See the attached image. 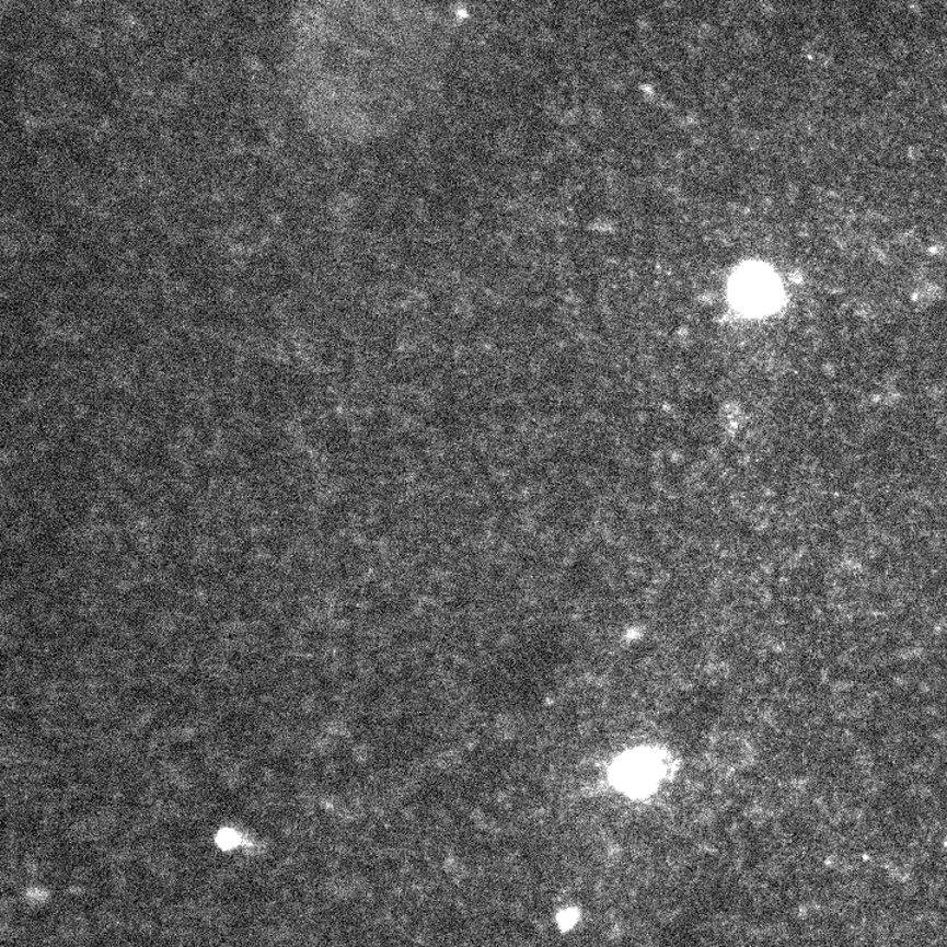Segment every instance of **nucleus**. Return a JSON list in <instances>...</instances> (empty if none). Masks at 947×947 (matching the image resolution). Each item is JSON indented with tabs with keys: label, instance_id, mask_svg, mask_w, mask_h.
<instances>
[{
	"label": "nucleus",
	"instance_id": "1",
	"mask_svg": "<svg viewBox=\"0 0 947 947\" xmlns=\"http://www.w3.org/2000/svg\"><path fill=\"white\" fill-rule=\"evenodd\" d=\"M663 769L662 760L659 758L645 751L642 754L633 753L620 761L615 781L624 793L642 796L645 793L650 794L651 789L662 782Z\"/></svg>",
	"mask_w": 947,
	"mask_h": 947
},
{
	"label": "nucleus",
	"instance_id": "2",
	"mask_svg": "<svg viewBox=\"0 0 947 947\" xmlns=\"http://www.w3.org/2000/svg\"><path fill=\"white\" fill-rule=\"evenodd\" d=\"M711 765L724 773L747 770L754 760V751L747 737L736 731H721L708 744Z\"/></svg>",
	"mask_w": 947,
	"mask_h": 947
},
{
	"label": "nucleus",
	"instance_id": "3",
	"mask_svg": "<svg viewBox=\"0 0 947 947\" xmlns=\"http://www.w3.org/2000/svg\"><path fill=\"white\" fill-rule=\"evenodd\" d=\"M757 280L758 276H747L740 280L737 291L743 304L758 305L767 302V282L763 278L760 279V284Z\"/></svg>",
	"mask_w": 947,
	"mask_h": 947
}]
</instances>
